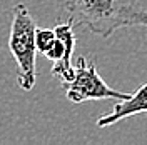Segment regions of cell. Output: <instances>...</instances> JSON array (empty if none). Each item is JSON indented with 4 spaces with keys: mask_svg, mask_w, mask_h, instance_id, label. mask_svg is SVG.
<instances>
[{
    "mask_svg": "<svg viewBox=\"0 0 147 145\" xmlns=\"http://www.w3.org/2000/svg\"><path fill=\"white\" fill-rule=\"evenodd\" d=\"M69 20L109 38L124 27H147V10L136 0H65Z\"/></svg>",
    "mask_w": 147,
    "mask_h": 145,
    "instance_id": "6da1fadb",
    "label": "cell"
},
{
    "mask_svg": "<svg viewBox=\"0 0 147 145\" xmlns=\"http://www.w3.org/2000/svg\"><path fill=\"white\" fill-rule=\"evenodd\" d=\"M37 23L25 3H17L12 9V23L9 35V50L17 64L18 87L30 92L37 80Z\"/></svg>",
    "mask_w": 147,
    "mask_h": 145,
    "instance_id": "7a4b0ae2",
    "label": "cell"
},
{
    "mask_svg": "<svg viewBox=\"0 0 147 145\" xmlns=\"http://www.w3.org/2000/svg\"><path fill=\"white\" fill-rule=\"evenodd\" d=\"M74 77L70 82L62 83L65 97L72 103H82L87 100H125L129 93L109 87L97 72L95 62H87L85 57H79L74 65Z\"/></svg>",
    "mask_w": 147,
    "mask_h": 145,
    "instance_id": "3957f363",
    "label": "cell"
},
{
    "mask_svg": "<svg viewBox=\"0 0 147 145\" xmlns=\"http://www.w3.org/2000/svg\"><path fill=\"white\" fill-rule=\"evenodd\" d=\"M55 40L47 48L44 55L49 60H52V75L57 77L60 83H67L74 77V62L72 55L75 50V34H74V23L70 20L60 22L54 27Z\"/></svg>",
    "mask_w": 147,
    "mask_h": 145,
    "instance_id": "277c9868",
    "label": "cell"
},
{
    "mask_svg": "<svg viewBox=\"0 0 147 145\" xmlns=\"http://www.w3.org/2000/svg\"><path fill=\"white\" fill-rule=\"evenodd\" d=\"M137 113H147V83L140 85L132 95H129L125 100L115 102L110 113L102 115L97 120V127H109L124 118H129Z\"/></svg>",
    "mask_w": 147,
    "mask_h": 145,
    "instance_id": "5b68a950",
    "label": "cell"
},
{
    "mask_svg": "<svg viewBox=\"0 0 147 145\" xmlns=\"http://www.w3.org/2000/svg\"><path fill=\"white\" fill-rule=\"evenodd\" d=\"M55 40V32L54 28H35V47L37 52L44 54L49 47L54 44Z\"/></svg>",
    "mask_w": 147,
    "mask_h": 145,
    "instance_id": "8992f818",
    "label": "cell"
}]
</instances>
